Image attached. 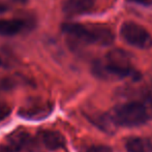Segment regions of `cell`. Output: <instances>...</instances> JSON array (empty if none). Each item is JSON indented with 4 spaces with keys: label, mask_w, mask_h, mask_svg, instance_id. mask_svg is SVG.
<instances>
[{
    "label": "cell",
    "mask_w": 152,
    "mask_h": 152,
    "mask_svg": "<svg viewBox=\"0 0 152 152\" xmlns=\"http://www.w3.org/2000/svg\"><path fill=\"white\" fill-rule=\"evenodd\" d=\"M53 106L50 102L42 98L28 99L19 110V115L27 120H42L52 113Z\"/></svg>",
    "instance_id": "8992f818"
},
{
    "label": "cell",
    "mask_w": 152,
    "mask_h": 152,
    "mask_svg": "<svg viewBox=\"0 0 152 152\" xmlns=\"http://www.w3.org/2000/svg\"><path fill=\"white\" fill-rule=\"evenodd\" d=\"M85 152H112V149L104 145H94L89 147L87 150H85Z\"/></svg>",
    "instance_id": "7c38bea8"
},
{
    "label": "cell",
    "mask_w": 152,
    "mask_h": 152,
    "mask_svg": "<svg viewBox=\"0 0 152 152\" xmlns=\"http://www.w3.org/2000/svg\"><path fill=\"white\" fill-rule=\"evenodd\" d=\"M45 151H55L64 148L66 141L59 132L53 129H42L37 132Z\"/></svg>",
    "instance_id": "52a82bcc"
},
{
    "label": "cell",
    "mask_w": 152,
    "mask_h": 152,
    "mask_svg": "<svg viewBox=\"0 0 152 152\" xmlns=\"http://www.w3.org/2000/svg\"><path fill=\"white\" fill-rule=\"evenodd\" d=\"M0 64H1V61H0Z\"/></svg>",
    "instance_id": "2e32d148"
},
{
    "label": "cell",
    "mask_w": 152,
    "mask_h": 152,
    "mask_svg": "<svg viewBox=\"0 0 152 152\" xmlns=\"http://www.w3.org/2000/svg\"><path fill=\"white\" fill-rule=\"evenodd\" d=\"M95 4V0H63L62 10L67 17L84 15L90 12Z\"/></svg>",
    "instance_id": "ba28073f"
},
{
    "label": "cell",
    "mask_w": 152,
    "mask_h": 152,
    "mask_svg": "<svg viewBox=\"0 0 152 152\" xmlns=\"http://www.w3.org/2000/svg\"><path fill=\"white\" fill-rule=\"evenodd\" d=\"M26 19H0V35L12 36L26 30L30 25Z\"/></svg>",
    "instance_id": "9c48e42d"
},
{
    "label": "cell",
    "mask_w": 152,
    "mask_h": 152,
    "mask_svg": "<svg viewBox=\"0 0 152 152\" xmlns=\"http://www.w3.org/2000/svg\"><path fill=\"white\" fill-rule=\"evenodd\" d=\"M126 149L128 152H151L152 146L149 139L132 138L126 143Z\"/></svg>",
    "instance_id": "30bf717a"
},
{
    "label": "cell",
    "mask_w": 152,
    "mask_h": 152,
    "mask_svg": "<svg viewBox=\"0 0 152 152\" xmlns=\"http://www.w3.org/2000/svg\"><path fill=\"white\" fill-rule=\"evenodd\" d=\"M92 72L96 77L104 80H116L136 75L130 57L122 50H113L104 59L94 61Z\"/></svg>",
    "instance_id": "6da1fadb"
},
{
    "label": "cell",
    "mask_w": 152,
    "mask_h": 152,
    "mask_svg": "<svg viewBox=\"0 0 152 152\" xmlns=\"http://www.w3.org/2000/svg\"><path fill=\"white\" fill-rule=\"evenodd\" d=\"M149 141H150V144H151V146H152V138L149 139Z\"/></svg>",
    "instance_id": "9a60e30c"
},
{
    "label": "cell",
    "mask_w": 152,
    "mask_h": 152,
    "mask_svg": "<svg viewBox=\"0 0 152 152\" xmlns=\"http://www.w3.org/2000/svg\"><path fill=\"white\" fill-rule=\"evenodd\" d=\"M108 117L113 125L134 127L148 120V112L141 102H128L115 107L108 114Z\"/></svg>",
    "instance_id": "3957f363"
},
{
    "label": "cell",
    "mask_w": 152,
    "mask_h": 152,
    "mask_svg": "<svg viewBox=\"0 0 152 152\" xmlns=\"http://www.w3.org/2000/svg\"><path fill=\"white\" fill-rule=\"evenodd\" d=\"M62 30L70 38L79 42L97 46H110L114 42V33L110 28L102 25H86L78 23H65Z\"/></svg>",
    "instance_id": "7a4b0ae2"
},
{
    "label": "cell",
    "mask_w": 152,
    "mask_h": 152,
    "mask_svg": "<svg viewBox=\"0 0 152 152\" xmlns=\"http://www.w3.org/2000/svg\"><path fill=\"white\" fill-rule=\"evenodd\" d=\"M120 34L127 44L139 49L152 47V36L142 25L134 22H125L120 28Z\"/></svg>",
    "instance_id": "5b68a950"
},
{
    "label": "cell",
    "mask_w": 152,
    "mask_h": 152,
    "mask_svg": "<svg viewBox=\"0 0 152 152\" xmlns=\"http://www.w3.org/2000/svg\"><path fill=\"white\" fill-rule=\"evenodd\" d=\"M45 151L39 134H32L25 129H16L0 144V152H42Z\"/></svg>",
    "instance_id": "277c9868"
},
{
    "label": "cell",
    "mask_w": 152,
    "mask_h": 152,
    "mask_svg": "<svg viewBox=\"0 0 152 152\" xmlns=\"http://www.w3.org/2000/svg\"><path fill=\"white\" fill-rule=\"evenodd\" d=\"M10 112H12V108L6 102H0V123L5 119H7Z\"/></svg>",
    "instance_id": "8fae6325"
},
{
    "label": "cell",
    "mask_w": 152,
    "mask_h": 152,
    "mask_svg": "<svg viewBox=\"0 0 152 152\" xmlns=\"http://www.w3.org/2000/svg\"><path fill=\"white\" fill-rule=\"evenodd\" d=\"M149 102H150V104H151V107H152V92L150 94H149Z\"/></svg>",
    "instance_id": "4fadbf2b"
},
{
    "label": "cell",
    "mask_w": 152,
    "mask_h": 152,
    "mask_svg": "<svg viewBox=\"0 0 152 152\" xmlns=\"http://www.w3.org/2000/svg\"><path fill=\"white\" fill-rule=\"evenodd\" d=\"M134 1H138V2H145V1H147V0H134Z\"/></svg>",
    "instance_id": "5bb4252c"
}]
</instances>
